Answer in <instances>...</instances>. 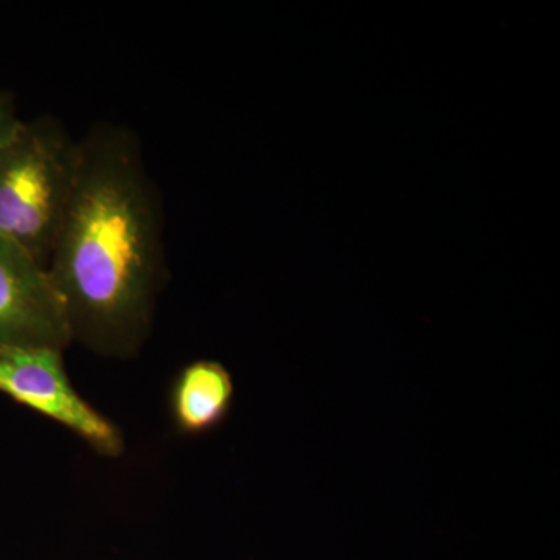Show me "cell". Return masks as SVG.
I'll return each mask as SVG.
<instances>
[{"label": "cell", "mask_w": 560, "mask_h": 560, "mask_svg": "<svg viewBox=\"0 0 560 560\" xmlns=\"http://www.w3.org/2000/svg\"><path fill=\"white\" fill-rule=\"evenodd\" d=\"M0 393L60 423L94 448L117 458L124 434L73 388L62 350L24 349L0 353Z\"/></svg>", "instance_id": "obj_3"}, {"label": "cell", "mask_w": 560, "mask_h": 560, "mask_svg": "<svg viewBox=\"0 0 560 560\" xmlns=\"http://www.w3.org/2000/svg\"><path fill=\"white\" fill-rule=\"evenodd\" d=\"M22 119L18 116L13 97L7 92L0 91V156L9 149L11 140L20 131Z\"/></svg>", "instance_id": "obj_6"}, {"label": "cell", "mask_w": 560, "mask_h": 560, "mask_svg": "<svg viewBox=\"0 0 560 560\" xmlns=\"http://www.w3.org/2000/svg\"><path fill=\"white\" fill-rule=\"evenodd\" d=\"M80 145L79 178L47 271L72 340L130 359L150 335L165 282L161 191L125 125L101 121Z\"/></svg>", "instance_id": "obj_1"}, {"label": "cell", "mask_w": 560, "mask_h": 560, "mask_svg": "<svg viewBox=\"0 0 560 560\" xmlns=\"http://www.w3.org/2000/svg\"><path fill=\"white\" fill-rule=\"evenodd\" d=\"M232 374L215 360H197L176 375L168 393V410L176 431L202 436L220 429L234 407Z\"/></svg>", "instance_id": "obj_5"}, {"label": "cell", "mask_w": 560, "mask_h": 560, "mask_svg": "<svg viewBox=\"0 0 560 560\" xmlns=\"http://www.w3.org/2000/svg\"><path fill=\"white\" fill-rule=\"evenodd\" d=\"M72 341L68 316L46 265L0 234V353L65 350Z\"/></svg>", "instance_id": "obj_4"}, {"label": "cell", "mask_w": 560, "mask_h": 560, "mask_svg": "<svg viewBox=\"0 0 560 560\" xmlns=\"http://www.w3.org/2000/svg\"><path fill=\"white\" fill-rule=\"evenodd\" d=\"M81 161L80 140L54 116L22 121L0 156V234L49 264Z\"/></svg>", "instance_id": "obj_2"}]
</instances>
